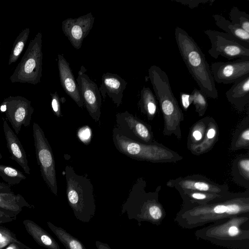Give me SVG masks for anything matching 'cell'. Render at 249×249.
I'll use <instances>...</instances> for the list:
<instances>
[{
    "instance_id": "6da1fadb",
    "label": "cell",
    "mask_w": 249,
    "mask_h": 249,
    "mask_svg": "<svg viewBox=\"0 0 249 249\" xmlns=\"http://www.w3.org/2000/svg\"><path fill=\"white\" fill-rule=\"evenodd\" d=\"M249 213V191L239 193L225 201L210 204L181 208L174 218L180 227L193 229L219 222L231 216Z\"/></svg>"
},
{
    "instance_id": "7a4b0ae2",
    "label": "cell",
    "mask_w": 249,
    "mask_h": 249,
    "mask_svg": "<svg viewBox=\"0 0 249 249\" xmlns=\"http://www.w3.org/2000/svg\"><path fill=\"white\" fill-rule=\"evenodd\" d=\"M175 40L180 55L190 74L202 92L212 99L218 98V91L210 66L200 47L184 29L177 27Z\"/></svg>"
},
{
    "instance_id": "3957f363",
    "label": "cell",
    "mask_w": 249,
    "mask_h": 249,
    "mask_svg": "<svg viewBox=\"0 0 249 249\" xmlns=\"http://www.w3.org/2000/svg\"><path fill=\"white\" fill-rule=\"evenodd\" d=\"M195 236L229 249H249V213L211 223L196 231Z\"/></svg>"
},
{
    "instance_id": "277c9868",
    "label": "cell",
    "mask_w": 249,
    "mask_h": 249,
    "mask_svg": "<svg viewBox=\"0 0 249 249\" xmlns=\"http://www.w3.org/2000/svg\"><path fill=\"white\" fill-rule=\"evenodd\" d=\"M146 182L142 178L133 184L127 198L122 205L121 214L126 213L129 219H135L139 226L142 222H148L159 226L166 213L159 200L158 189L153 192L145 191Z\"/></svg>"
},
{
    "instance_id": "5b68a950",
    "label": "cell",
    "mask_w": 249,
    "mask_h": 249,
    "mask_svg": "<svg viewBox=\"0 0 249 249\" xmlns=\"http://www.w3.org/2000/svg\"><path fill=\"white\" fill-rule=\"evenodd\" d=\"M148 71V78L160 104L163 118V134L174 135L180 139V124L184 120V114L172 92L168 75L156 65L151 66Z\"/></svg>"
},
{
    "instance_id": "8992f818",
    "label": "cell",
    "mask_w": 249,
    "mask_h": 249,
    "mask_svg": "<svg viewBox=\"0 0 249 249\" xmlns=\"http://www.w3.org/2000/svg\"><path fill=\"white\" fill-rule=\"evenodd\" d=\"M65 173L68 204L77 219L88 223L93 217L96 211L91 182L87 177L77 174L70 165L66 166Z\"/></svg>"
},
{
    "instance_id": "52a82bcc",
    "label": "cell",
    "mask_w": 249,
    "mask_h": 249,
    "mask_svg": "<svg viewBox=\"0 0 249 249\" xmlns=\"http://www.w3.org/2000/svg\"><path fill=\"white\" fill-rule=\"evenodd\" d=\"M112 139L116 149L121 153L136 160L154 163L177 162L183 157L159 142L146 144L122 135L115 127Z\"/></svg>"
},
{
    "instance_id": "ba28073f",
    "label": "cell",
    "mask_w": 249,
    "mask_h": 249,
    "mask_svg": "<svg viewBox=\"0 0 249 249\" xmlns=\"http://www.w3.org/2000/svg\"><path fill=\"white\" fill-rule=\"evenodd\" d=\"M42 35L38 32L29 42L20 61L10 77L12 83L36 85L42 77Z\"/></svg>"
},
{
    "instance_id": "9c48e42d",
    "label": "cell",
    "mask_w": 249,
    "mask_h": 249,
    "mask_svg": "<svg viewBox=\"0 0 249 249\" xmlns=\"http://www.w3.org/2000/svg\"><path fill=\"white\" fill-rule=\"evenodd\" d=\"M33 132L36 156L41 176L51 192L56 196L57 184L52 149L43 129L37 123H33Z\"/></svg>"
},
{
    "instance_id": "30bf717a",
    "label": "cell",
    "mask_w": 249,
    "mask_h": 249,
    "mask_svg": "<svg viewBox=\"0 0 249 249\" xmlns=\"http://www.w3.org/2000/svg\"><path fill=\"white\" fill-rule=\"evenodd\" d=\"M204 33L211 43V48L208 52L212 57L217 59L221 56L230 60L249 59V45L222 32L206 30L204 31Z\"/></svg>"
},
{
    "instance_id": "8fae6325",
    "label": "cell",
    "mask_w": 249,
    "mask_h": 249,
    "mask_svg": "<svg viewBox=\"0 0 249 249\" xmlns=\"http://www.w3.org/2000/svg\"><path fill=\"white\" fill-rule=\"evenodd\" d=\"M0 110L4 112L16 135L19 133L22 126H29L34 110L31 102L20 96L5 98L0 105Z\"/></svg>"
},
{
    "instance_id": "7c38bea8",
    "label": "cell",
    "mask_w": 249,
    "mask_h": 249,
    "mask_svg": "<svg viewBox=\"0 0 249 249\" xmlns=\"http://www.w3.org/2000/svg\"><path fill=\"white\" fill-rule=\"evenodd\" d=\"M115 127L124 136L134 141L146 144L158 143L153 137L150 126L143 122L127 111L116 115Z\"/></svg>"
},
{
    "instance_id": "4fadbf2b",
    "label": "cell",
    "mask_w": 249,
    "mask_h": 249,
    "mask_svg": "<svg viewBox=\"0 0 249 249\" xmlns=\"http://www.w3.org/2000/svg\"><path fill=\"white\" fill-rule=\"evenodd\" d=\"M87 71L84 66H81L76 81L84 105L90 117L97 122L101 116V96L97 84L86 73Z\"/></svg>"
},
{
    "instance_id": "5bb4252c",
    "label": "cell",
    "mask_w": 249,
    "mask_h": 249,
    "mask_svg": "<svg viewBox=\"0 0 249 249\" xmlns=\"http://www.w3.org/2000/svg\"><path fill=\"white\" fill-rule=\"evenodd\" d=\"M166 186L174 188L178 192L190 191L218 194H227L230 192L227 185L217 184L207 178L199 175L178 177L170 179L167 182Z\"/></svg>"
},
{
    "instance_id": "9a60e30c",
    "label": "cell",
    "mask_w": 249,
    "mask_h": 249,
    "mask_svg": "<svg viewBox=\"0 0 249 249\" xmlns=\"http://www.w3.org/2000/svg\"><path fill=\"white\" fill-rule=\"evenodd\" d=\"M210 69L214 82L224 84L233 83L249 74V59L213 62Z\"/></svg>"
},
{
    "instance_id": "2e32d148",
    "label": "cell",
    "mask_w": 249,
    "mask_h": 249,
    "mask_svg": "<svg viewBox=\"0 0 249 249\" xmlns=\"http://www.w3.org/2000/svg\"><path fill=\"white\" fill-rule=\"evenodd\" d=\"M94 20L95 18L89 12L77 18H68L62 21V31L75 49L81 48L84 39L92 28Z\"/></svg>"
},
{
    "instance_id": "e0dca14e",
    "label": "cell",
    "mask_w": 249,
    "mask_h": 249,
    "mask_svg": "<svg viewBox=\"0 0 249 249\" xmlns=\"http://www.w3.org/2000/svg\"><path fill=\"white\" fill-rule=\"evenodd\" d=\"M57 58L59 79L62 87L79 107H83L84 102L69 63L62 54H58Z\"/></svg>"
},
{
    "instance_id": "ac0fdd59",
    "label": "cell",
    "mask_w": 249,
    "mask_h": 249,
    "mask_svg": "<svg viewBox=\"0 0 249 249\" xmlns=\"http://www.w3.org/2000/svg\"><path fill=\"white\" fill-rule=\"evenodd\" d=\"M182 199L181 208H187L222 202L232 198L239 193L218 194L203 192L181 191L178 192Z\"/></svg>"
},
{
    "instance_id": "d6986e66",
    "label": "cell",
    "mask_w": 249,
    "mask_h": 249,
    "mask_svg": "<svg viewBox=\"0 0 249 249\" xmlns=\"http://www.w3.org/2000/svg\"><path fill=\"white\" fill-rule=\"evenodd\" d=\"M127 84L118 75L107 72L102 76V83L99 90L104 100L107 95L116 107H119L122 102L124 91L126 88Z\"/></svg>"
},
{
    "instance_id": "ffe728a7",
    "label": "cell",
    "mask_w": 249,
    "mask_h": 249,
    "mask_svg": "<svg viewBox=\"0 0 249 249\" xmlns=\"http://www.w3.org/2000/svg\"><path fill=\"white\" fill-rule=\"evenodd\" d=\"M3 130L11 158L21 167L26 174H30V168L24 149L16 134L9 126L7 121L4 119Z\"/></svg>"
},
{
    "instance_id": "44dd1931",
    "label": "cell",
    "mask_w": 249,
    "mask_h": 249,
    "mask_svg": "<svg viewBox=\"0 0 249 249\" xmlns=\"http://www.w3.org/2000/svg\"><path fill=\"white\" fill-rule=\"evenodd\" d=\"M228 101L239 111L249 102V74L237 80L225 93Z\"/></svg>"
},
{
    "instance_id": "7402d4cb",
    "label": "cell",
    "mask_w": 249,
    "mask_h": 249,
    "mask_svg": "<svg viewBox=\"0 0 249 249\" xmlns=\"http://www.w3.org/2000/svg\"><path fill=\"white\" fill-rule=\"evenodd\" d=\"M24 207L34 208L20 194L0 193V210L10 216L16 218Z\"/></svg>"
},
{
    "instance_id": "603a6c76",
    "label": "cell",
    "mask_w": 249,
    "mask_h": 249,
    "mask_svg": "<svg viewBox=\"0 0 249 249\" xmlns=\"http://www.w3.org/2000/svg\"><path fill=\"white\" fill-rule=\"evenodd\" d=\"M219 136L218 127L214 120L210 117L204 136L201 141L196 144L187 146L194 155H200L211 150L217 141Z\"/></svg>"
},
{
    "instance_id": "cb8c5ba5",
    "label": "cell",
    "mask_w": 249,
    "mask_h": 249,
    "mask_svg": "<svg viewBox=\"0 0 249 249\" xmlns=\"http://www.w3.org/2000/svg\"><path fill=\"white\" fill-rule=\"evenodd\" d=\"M23 224L26 231L38 245L47 249H60L55 240L35 222L25 219Z\"/></svg>"
},
{
    "instance_id": "d4e9b609",
    "label": "cell",
    "mask_w": 249,
    "mask_h": 249,
    "mask_svg": "<svg viewBox=\"0 0 249 249\" xmlns=\"http://www.w3.org/2000/svg\"><path fill=\"white\" fill-rule=\"evenodd\" d=\"M231 175L233 180L241 186L249 188V156L241 155L233 161Z\"/></svg>"
},
{
    "instance_id": "484cf974",
    "label": "cell",
    "mask_w": 249,
    "mask_h": 249,
    "mask_svg": "<svg viewBox=\"0 0 249 249\" xmlns=\"http://www.w3.org/2000/svg\"><path fill=\"white\" fill-rule=\"evenodd\" d=\"M215 24L225 33L235 38L238 41L249 45V33L242 28L234 26L231 22L219 14L212 16Z\"/></svg>"
},
{
    "instance_id": "4316f807",
    "label": "cell",
    "mask_w": 249,
    "mask_h": 249,
    "mask_svg": "<svg viewBox=\"0 0 249 249\" xmlns=\"http://www.w3.org/2000/svg\"><path fill=\"white\" fill-rule=\"evenodd\" d=\"M139 106L142 113L152 120L157 111V102L154 93L148 87H143L140 93Z\"/></svg>"
},
{
    "instance_id": "83f0119b",
    "label": "cell",
    "mask_w": 249,
    "mask_h": 249,
    "mask_svg": "<svg viewBox=\"0 0 249 249\" xmlns=\"http://www.w3.org/2000/svg\"><path fill=\"white\" fill-rule=\"evenodd\" d=\"M232 151L241 149L249 150V118H244L236 129L231 142Z\"/></svg>"
},
{
    "instance_id": "f1b7e54d",
    "label": "cell",
    "mask_w": 249,
    "mask_h": 249,
    "mask_svg": "<svg viewBox=\"0 0 249 249\" xmlns=\"http://www.w3.org/2000/svg\"><path fill=\"white\" fill-rule=\"evenodd\" d=\"M47 224L66 249H87L80 240L63 228L55 226L49 221Z\"/></svg>"
},
{
    "instance_id": "f546056e",
    "label": "cell",
    "mask_w": 249,
    "mask_h": 249,
    "mask_svg": "<svg viewBox=\"0 0 249 249\" xmlns=\"http://www.w3.org/2000/svg\"><path fill=\"white\" fill-rule=\"evenodd\" d=\"M30 29L26 28L22 30L16 38L10 54L8 65L16 62L20 55L27 42Z\"/></svg>"
},
{
    "instance_id": "4dcf8cb0",
    "label": "cell",
    "mask_w": 249,
    "mask_h": 249,
    "mask_svg": "<svg viewBox=\"0 0 249 249\" xmlns=\"http://www.w3.org/2000/svg\"><path fill=\"white\" fill-rule=\"evenodd\" d=\"M210 117L204 118L196 122L191 127L187 140V146L196 144L202 140L210 120Z\"/></svg>"
},
{
    "instance_id": "1f68e13d",
    "label": "cell",
    "mask_w": 249,
    "mask_h": 249,
    "mask_svg": "<svg viewBox=\"0 0 249 249\" xmlns=\"http://www.w3.org/2000/svg\"><path fill=\"white\" fill-rule=\"evenodd\" d=\"M0 177L8 185H16L26 178L22 172L13 167L0 164Z\"/></svg>"
},
{
    "instance_id": "d6a6232c",
    "label": "cell",
    "mask_w": 249,
    "mask_h": 249,
    "mask_svg": "<svg viewBox=\"0 0 249 249\" xmlns=\"http://www.w3.org/2000/svg\"><path fill=\"white\" fill-rule=\"evenodd\" d=\"M229 18L234 26L240 27L249 33V15L246 12L234 6L230 10Z\"/></svg>"
},
{
    "instance_id": "836d02e7",
    "label": "cell",
    "mask_w": 249,
    "mask_h": 249,
    "mask_svg": "<svg viewBox=\"0 0 249 249\" xmlns=\"http://www.w3.org/2000/svg\"><path fill=\"white\" fill-rule=\"evenodd\" d=\"M190 95L192 103L195 107L196 111L199 117L203 116L208 105L204 94L200 90L194 89Z\"/></svg>"
},
{
    "instance_id": "e575fe53",
    "label": "cell",
    "mask_w": 249,
    "mask_h": 249,
    "mask_svg": "<svg viewBox=\"0 0 249 249\" xmlns=\"http://www.w3.org/2000/svg\"><path fill=\"white\" fill-rule=\"evenodd\" d=\"M12 243L24 245L17 239L16 234L13 232L0 225V249H4Z\"/></svg>"
},
{
    "instance_id": "d590c367",
    "label": "cell",
    "mask_w": 249,
    "mask_h": 249,
    "mask_svg": "<svg viewBox=\"0 0 249 249\" xmlns=\"http://www.w3.org/2000/svg\"><path fill=\"white\" fill-rule=\"evenodd\" d=\"M50 95L51 96V106L53 111L56 117L60 118L62 116L61 110L62 98H60L56 91L53 93H51Z\"/></svg>"
},
{
    "instance_id": "8d00e7d4",
    "label": "cell",
    "mask_w": 249,
    "mask_h": 249,
    "mask_svg": "<svg viewBox=\"0 0 249 249\" xmlns=\"http://www.w3.org/2000/svg\"><path fill=\"white\" fill-rule=\"evenodd\" d=\"M180 98L182 107L185 111L187 110L189 107L192 103L191 95L181 92Z\"/></svg>"
},
{
    "instance_id": "74e56055",
    "label": "cell",
    "mask_w": 249,
    "mask_h": 249,
    "mask_svg": "<svg viewBox=\"0 0 249 249\" xmlns=\"http://www.w3.org/2000/svg\"><path fill=\"white\" fill-rule=\"evenodd\" d=\"M176 2H180L182 4L188 5L190 8H194L198 6L199 3H205L209 1V0H175Z\"/></svg>"
},
{
    "instance_id": "f35d334b",
    "label": "cell",
    "mask_w": 249,
    "mask_h": 249,
    "mask_svg": "<svg viewBox=\"0 0 249 249\" xmlns=\"http://www.w3.org/2000/svg\"><path fill=\"white\" fill-rule=\"evenodd\" d=\"M16 219V218L10 216L4 212L0 210V225L2 224L12 222Z\"/></svg>"
},
{
    "instance_id": "ab89813d",
    "label": "cell",
    "mask_w": 249,
    "mask_h": 249,
    "mask_svg": "<svg viewBox=\"0 0 249 249\" xmlns=\"http://www.w3.org/2000/svg\"><path fill=\"white\" fill-rule=\"evenodd\" d=\"M88 127H83L80 130H79V132H81L83 134H84V136L80 138L83 142H86L88 141V139H90V134L91 132L90 129H88Z\"/></svg>"
},
{
    "instance_id": "60d3db41",
    "label": "cell",
    "mask_w": 249,
    "mask_h": 249,
    "mask_svg": "<svg viewBox=\"0 0 249 249\" xmlns=\"http://www.w3.org/2000/svg\"><path fill=\"white\" fill-rule=\"evenodd\" d=\"M4 249H33L29 248L27 246L24 245H21L17 243H12L9 244L8 246Z\"/></svg>"
},
{
    "instance_id": "b9f144b4",
    "label": "cell",
    "mask_w": 249,
    "mask_h": 249,
    "mask_svg": "<svg viewBox=\"0 0 249 249\" xmlns=\"http://www.w3.org/2000/svg\"><path fill=\"white\" fill-rule=\"evenodd\" d=\"M13 192L9 185L0 182V193H12Z\"/></svg>"
},
{
    "instance_id": "7bdbcfd3",
    "label": "cell",
    "mask_w": 249,
    "mask_h": 249,
    "mask_svg": "<svg viewBox=\"0 0 249 249\" xmlns=\"http://www.w3.org/2000/svg\"><path fill=\"white\" fill-rule=\"evenodd\" d=\"M95 246L97 249H112L107 244L99 241L95 242Z\"/></svg>"
},
{
    "instance_id": "ee69618b",
    "label": "cell",
    "mask_w": 249,
    "mask_h": 249,
    "mask_svg": "<svg viewBox=\"0 0 249 249\" xmlns=\"http://www.w3.org/2000/svg\"><path fill=\"white\" fill-rule=\"evenodd\" d=\"M2 158V156L0 152V159H1Z\"/></svg>"
}]
</instances>
